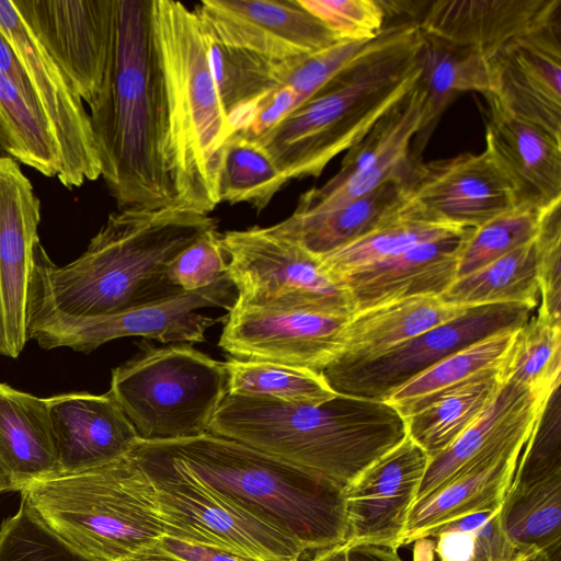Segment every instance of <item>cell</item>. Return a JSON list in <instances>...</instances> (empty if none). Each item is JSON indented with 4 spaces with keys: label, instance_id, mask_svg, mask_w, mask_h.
Listing matches in <instances>:
<instances>
[{
    "label": "cell",
    "instance_id": "ffe728a7",
    "mask_svg": "<svg viewBox=\"0 0 561 561\" xmlns=\"http://www.w3.org/2000/svg\"><path fill=\"white\" fill-rule=\"evenodd\" d=\"M430 456L408 435L345 486L346 542L401 547Z\"/></svg>",
    "mask_w": 561,
    "mask_h": 561
},
{
    "label": "cell",
    "instance_id": "83f0119b",
    "mask_svg": "<svg viewBox=\"0 0 561 561\" xmlns=\"http://www.w3.org/2000/svg\"><path fill=\"white\" fill-rule=\"evenodd\" d=\"M469 308L448 304L439 296H413L356 311L345 328L339 356L327 367H345L375 358Z\"/></svg>",
    "mask_w": 561,
    "mask_h": 561
},
{
    "label": "cell",
    "instance_id": "681fc988",
    "mask_svg": "<svg viewBox=\"0 0 561 561\" xmlns=\"http://www.w3.org/2000/svg\"><path fill=\"white\" fill-rule=\"evenodd\" d=\"M297 107V94L290 88L283 85L257 104L251 122L243 131L232 135L256 140L276 127Z\"/></svg>",
    "mask_w": 561,
    "mask_h": 561
},
{
    "label": "cell",
    "instance_id": "d6a6232c",
    "mask_svg": "<svg viewBox=\"0 0 561 561\" xmlns=\"http://www.w3.org/2000/svg\"><path fill=\"white\" fill-rule=\"evenodd\" d=\"M439 297L463 307L518 304L536 308L540 300L536 240L456 278Z\"/></svg>",
    "mask_w": 561,
    "mask_h": 561
},
{
    "label": "cell",
    "instance_id": "e0dca14e",
    "mask_svg": "<svg viewBox=\"0 0 561 561\" xmlns=\"http://www.w3.org/2000/svg\"><path fill=\"white\" fill-rule=\"evenodd\" d=\"M21 19L83 102L101 91L113 38L114 0H12Z\"/></svg>",
    "mask_w": 561,
    "mask_h": 561
},
{
    "label": "cell",
    "instance_id": "f546056e",
    "mask_svg": "<svg viewBox=\"0 0 561 561\" xmlns=\"http://www.w3.org/2000/svg\"><path fill=\"white\" fill-rule=\"evenodd\" d=\"M419 65L417 84L425 96L424 117L412 153L420 160L440 116L457 95L470 91L492 93L493 71L491 61L482 55L423 35Z\"/></svg>",
    "mask_w": 561,
    "mask_h": 561
},
{
    "label": "cell",
    "instance_id": "d4e9b609",
    "mask_svg": "<svg viewBox=\"0 0 561 561\" xmlns=\"http://www.w3.org/2000/svg\"><path fill=\"white\" fill-rule=\"evenodd\" d=\"M473 229L424 242L339 282L350 290L356 311L413 296H442L457 278L460 252Z\"/></svg>",
    "mask_w": 561,
    "mask_h": 561
},
{
    "label": "cell",
    "instance_id": "bcb514c9",
    "mask_svg": "<svg viewBox=\"0 0 561 561\" xmlns=\"http://www.w3.org/2000/svg\"><path fill=\"white\" fill-rule=\"evenodd\" d=\"M561 202L545 208L535 238L540 306L537 313L561 325Z\"/></svg>",
    "mask_w": 561,
    "mask_h": 561
},
{
    "label": "cell",
    "instance_id": "f907efd6",
    "mask_svg": "<svg viewBox=\"0 0 561 561\" xmlns=\"http://www.w3.org/2000/svg\"><path fill=\"white\" fill-rule=\"evenodd\" d=\"M156 546L183 561H264L247 554L185 541L168 535L163 536Z\"/></svg>",
    "mask_w": 561,
    "mask_h": 561
},
{
    "label": "cell",
    "instance_id": "ba28073f",
    "mask_svg": "<svg viewBox=\"0 0 561 561\" xmlns=\"http://www.w3.org/2000/svg\"><path fill=\"white\" fill-rule=\"evenodd\" d=\"M107 392L139 440L191 438L208 432L227 396V371L187 344L149 347L112 370Z\"/></svg>",
    "mask_w": 561,
    "mask_h": 561
},
{
    "label": "cell",
    "instance_id": "ee69618b",
    "mask_svg": "<svg viewBox=\"0 0 561 561\" xmlns=\"http://www.w3.org/2000/svg\"><path fill=\"white\" fill-rule=\"evenodd\" d=\"M560 386L543 409L519 455L512 485L527 484L561 472Z\"/></svg>",
    "mask_w": 561,
    "mask_h": 561
},
{
    "label": "cell",
    "instance_id": "ab89813d",
    "mask_svg": "<svg viewBox=\"0 0 561 561\" xmlns=\"http://www.w3.org/2000/svg\"><path fill=\"white\" fill-rule=\"evenodd\" d=\"M0 124L9 157L44 176L58 179L60 165L46 122L30 107L19 89L2 73Z\"/></svg>",
    "mask_w": 561,
    "mask_h": 561
},
{
    "label": "cell",
    "instance_id": "680465c9",
    "mask_svg": "<svg viewBox=\"0 0 561 561\" xmlns=\"http://www.w3.org/2000/svg\"><path fill=\"white\" fill-rule=\"evenodd\" d=\"M2 492H4V491H3V486H2V483H1V480H0V495H1Z\"/></svg>",
    "mask_w": 561,
    "mask_h": 561
},
{
    "label": "cell",
    "instance_id": "d590c367",
    "mask_svg": "<svg viewBox=\"0 0 561 561\" xmlns=\"http://www.w3.org/2000/svg\"><path fill=\"white\" fill-rule=\"evenodd\" d=\"M500 517L504 531L518 549L561 548V472L511 485Z\"/></svg>",
    "mask_w": 561,
    "mask_h": 561
},
{
    "label": "cell",
    "instance_id": "2e32d148",
    "mask_svg": "<svg viewBox=\"0 0 561 561\" xmlns=\"http://www.w3.org/2000/svg\"><path fill=\"white\" fill-rule=\"evenodd\" d=\"M351 316L272 310L234 302L218 345L231 357L321 373L340 354Z\"/></svg>",
    "mask_w": 561,
    "mask_h": 561
},
{
    "label": "cell",
    "instance_id": "8992f818",
    "mask_svg": "<svg viewBox=\"0 0 561 561\" xmlns=\"http://www.w3.org/2000/svg\"><path fill=\"white\" fill-rule=\"evenodd\" d=\"M169 111L170 174L178 207L208 214L220 203L218 178L231 130L193 9L154 0Z\"/></svg>",
    "mask_w": 561,
    "mask_h": 561
},
{
    "label": "cell",
    "instance_id": "836d02e7",
    "mask_svg": "<svg viewBox=\"0 0 561 561\" xmlns=\"http://www.w3.org/2000/svg\"><path fill=\"white\" fill-rule=\"evenodd\" d=\"M517 330L490 335L453 353L400 387L386 402L407 417L443 392L481 375L497 371Z\"/></svg>",
    "mask_w": 561,
    "mask_h": 561
},
{
    "label": "cell",
    "instance_id": "7a4b0ae2",
    "mask_svg": "<svg viewBox=\"0 0 561 561\" xmlns=\"http://www.w3.org/2000/svg\"><path fill=\"white\" fill-rule=\"evenodd\" d=\"M214 228L208 214L187 208H118L66 265H56L42 244L37 248L27 306L94 317L171 299L185 293L169 277L171 263Z\"/></svg>",
    "mask_w": 561,
    "mask_h": 561
},
{
    "label": "cell",
    "instance_id": "6da1fadb",
    "mask_svg": "<svg viewBox=\"0 0 561 561\" xmlns=\"http://www.w3.org/2000/svg\"><path fill=\"white\" fill-rule=\"evenodd\" d=\"M89 119L101 178L118 208L178 207L154 0H114L108 64Z\"/></svg>",
    "mask_w": 561,
    "mask_h": 561
},
{
    "label": "cell",
    "instance_id": "5bb4252c",
    "mask_svg": "<svg viewBox=\"0 0 561 561\" xmlns=\"http://www.w3.org/2000/svg\"><path fill=\"white\" fill-rule=\"evenodd\" d=\"M424 98L416 83L347 150L333 178L300 196L295 213L331 210L387 183L405 187L420 161L413 157L412 144L422 126Z\"/></svg>",
    "mask_w": 561,
    "mask_h": 561
},
{
    "label": "cell",
    "instance_id": "9c48e42d",
    "mask_svg": "<svg viewBox=\"0 0 561 561\" xmlns=\"http://www.w3.org/2000/svg\"><path fill=\"white\" fill-rule=\"evenodd\" d=\"M129 455L150 480L167 535L264 561H298L295 540L201 483L158 442L138 440Z\"/></svg>",
    "mask_w": 561,
    "mask_h": 561
},
{
    "label": "cell",
    "instance_id": "3957f363",
    "mask_svg": "<svg viewBox=\"0 0 561 561\" xmlns=\"http://www.w3.org/2000/svg\"><path fill=\"white\" fill-rule=\"evenodd\" d=\"M421 46L415 21L385 26L354 61L253 141L288 181L318 178L415 87Z\"/></svg>",
    "mask_w": 561,
    "mask_h": 561
},
{
    "label": "cell",
    "instance_id": "5b68a950",
    "mask_svg": "<svg viewBox=\"0 0 561 561\" xmlns=\"http://www.w3.org/2000/svg\"><path fill=\"white\" fill-rule=\"evenodd\" d=\"M158 443L209 490L305 551L346 540L345 486L335 481L211 433Z\"/></svg>",
    "mask_w": 561,
    "mask_h": 561
},
{
    "label": "cell",
    "instance_id": "b9f144b4",
    "mask_svg": "<svg viewBox=\"0 0 561 561\" xmlns=\"http://www.w3.org/2000/svg\"><path fill=\"white\" fill-rule=\"evenodd\" d=\"M0 561H92L76 551L21 499L0 525Z\"/></svg>",
    "mask_w": 561,
    "mask_h": 561
},
{
    "label": "cell",
    "instance_id": "8fae6325",
    "mask_svg": "<svg viewBox=\"0 0 561 561\" xmlns=\"http://www.w3.org/2000/svg\"><path fill=\"white\" fill-rule=\"evenodd\" d=\"M232 287L229 277H225L160 304L94 317H71L53 309L27 306L28 341H35L44 350L67 347L82 353L128 336L162 343L205 342L207 329L225 317L213 318L197 310L220 307L229 311L237 299Z\"/></svg>",
    "mask_w": 561,
    "mask_h": 561
},
{
    "label": "cell",
    "instance_id": "7bdbcfd3",
    "mask_svg": "<svg viewBox=\"0 0 561 561\" xmlns=\"http://www.w3.org/2000/svg\"><path fill=\"white\" fill-rule=\"evenodd\" d=\"M374 39H340L317 53L284 61L279 70L280 85L295 91L300 106L364 53Z\"/></svg>",
    "mask_w": 561,
    "mask_h": 561
},
{
    "label": "cell",
    "instance_id": "7dc6e473",
    "mask_svg": "<svg viewBox=\"0 0 561 561\" xmlns=\"http://www.w3.org/2000/svg\"><path fill=\"white\" fill-rule=\"evenodd\" d=\"M169 277L185 293L228 277V257L216 228L206 231L174 259Z\"/></svg>",
    "mask_w": 561,
    "mask_h": 561
},
{
    "label": "cell",
    "instance_id": "30bf717a",
    "mask_svg": "<svg viewBox=\"0 0 561 561\" xmlns=\"http://www.w3.org/2000/svg\"><path fill=\"white\" fill-rule=\"evenodd\" d=\"M234 302L272 310L352 316L350 290L323 267L320 257L268 227L221 234Z\"/></svg>",
    "mask_w": 561,
    "mask_h": 561
},
{
    "label": "cell",
    "instance_id": "c3c4849f",
    "mask_svg": "<svg viewBox=\"0 0 561 561\" xmlns=\"http://www.w3.org/2000/svg\"><path fill=\"white\" fill-rule=\"evenodd\" d=\"M500 510L501 507L474 513L445 525L473 534L472 561H515L519 556L522 550L513 543L503 529Z\"/></svg>",
    "mask_w": 561,
    "mask_h": 561
},
{
    "label": "cell",
    "instance_id": "11a10c76",
    "mask_svg": "<svg viewBox=\"0 0 561 561\" xmlns=\"http://www.w3.org/2000/svg\"><path fill=\"white\" fill-rule=\"evenodd\" d=\"M350 545L344 541L333 547L319 550L310 561H348Z\"/></svg>",
    "mask_w": 561,
    "mask_h": 561
},
{
    "label": "cell",
    "instance_id": "ac0fdd59",
    "mask_svg": "<svg viewBox=\"0 0 561 561\" xmlns=\"http://www.w3.org/2000/svg\"><path fill=\"white\" fill-rule=\"evenodd\" d=\"M41 201L19 162L0 156V355L18 358L28 342L27 299L41 245Z\"/></svg>",
    "mask_w": 561,
    "mask_h": 561
},
{
    "label": "cell",
    "instance_id": "9a60e30c",
    "mask_svg": "<svg viewBox=\"0 0 561 561\" xmlns=\"http://www.w3.org/2000/svg\"><path fill=\"white\" fill-rule=\"evenodd\" d=\"M516 206L514 186L488 147L479 153L420 160L405 186L404 208L467 228L480 227Z\"/></svg>",
    "mask_w": 561,
    "mask_h": 561
},
{
    "label": "cell",
    "instance_id": "603a6c76",
    "mask_svg": "<svg viewBox=\"0 0 561 561\" xmlns=\"http://www.w3.org/2000/svg\"><path fill=\"white\" fill-rule=\"evenodd\" d=\"M58 474H72L127 455L139 437L108 392L45 398Z\"/></svg>",
    "mask_w": 561,
    "mask_h": 561
},
{
    "label": "cell",
    "instance_id": "7402d4cb",
    "mask_svg": "<svg viewBox=\"0 0 561 561\" xmlns=\"http://www.w3.org/2000/svg\"><path fill=\"white\" fill-rule=\"evenodd\" d=\"M550 393H537L512 381L503 382L481 416L447 449L430 459L415 502L476 463L524 446Z\"/></svg>",
    "mask_w": 561,
    "mask_h": 561
},
{
    "label": "cell",
    "instance_id": "44dd1931",
    "mask_svg": "<svg viewBox=\"0 0 561 561\" xmlns=\"http://www.w3.org/2000/svg\"><path fill=\"white\" fill-rule=\"evenodd\" d=\"M561 0H435L416 24L423 36L489 60L515 41L560 20Z\"/></svg>",
    "mask_w": 561,
    "mask_h": 561
},
{
    "label": "cell",
    "instance_id": "4fadbf2b",
    "mask_svg": "<svg viewBox=\"0 0 561 561\" xmlns=\"http://www.w3.org/2000/svg\"><path fill=\"white\" fill-rule=\"evenodd\" d=\"M0 30L28 77L50 131L60 165L58 181L69 190L95 181L101 163L82 99L30 32L12 0H0Z\"/></svg>",
    "mask_w": 561,
    "mask_h": 561
},
{
    "label": "cell",
    "instance_id": "f1b7e54d",
    "mask_svg": "<svg viewBox=\"0 0 561 561\" xmlns=\"http://www.w3.org/2000/svg\"><path fill=\"white\" fill-rule=\"evenodd\" d=\"M404 202V185L387 183L337 208L313 214L293 213L268 228L322 257L398 215Z\"/></svg>",
    "mask_w": 561,
    "mask_h": 561
},
{
    "label": "cell",
    "instance_id": "f5cc1de1",
    "mask_svg": "<svg viewBox=\"0 0 561 561\" xmlns=\"http://www.w3.org/2000/svg\"><path fill=\"white\" fill-rule=\"evenodd\" d=\"M348 561H403L397 549L375 545L351 546Z\"/></svg>",
    "mask_w": 561,
    "mask_h": 561
},
{
    "label": "cell",
    "instance_id": "d6986e66",
    "mask_svg": "<svg viewBox=\"0 0 561 561\" xmlns=\"http://www.w3.org/2000/svg\"><path fill=\"white\" fill-rule=\"evenodd\" d=\"M193 10L203 30L221 43L275 62L340 41L298 0H204Z\"/></svg>",
    "mask_w": 561,
    "mask_h": 561
},
{
    "label": "cell",
    "instance_id": "816d5d0a",
    "mask_svg": "<svg viewBox=\"0 0 561 561\" xmlns=\"http://www.w3.org/2000/svg\"><path fill=\"white\" fill-rule=\"evenodd\" d=\"M438 561H472L474 536L471 531L445 526L433 536Z\"/></svg>",
    "mask_w": 561,
    "mask_h": 561
},
{
    "label": "cell",
    "instance_id": "52a82bcc",
    "mask_svg": "<svg viewBox=\"0 0 561 561\" xmlns=\"http://www.w3.org/2000/svg\"><path fill=\"white\" fill-rule=\"evenodd\" d=\"M44 524L92 561H122L167 535L153 486L129 453L20 492Z\"/></svg>",
    "mask_w": 561,
    "mask_h": 561
},
{
    "label": "cell",
    "instance_id": "7c38bea8",
    "mask_svg": "<svg viewBox=\"0 0 561 561\" xmlns=\"http://www.w3.org/2000/svg\"><path fill=\"white\" fill-rule=\"evenodd\" d=\"M535 308L518 304L470 307L463 314L409 339L375 358L321 374L340 394L386 401L396 390L442 359L490 335L517 330Z\"/></svg>",
    "mask_w": 561,
    "mask_h": 561
},
{
    "label": "cell",
    "instance_id": "f6af8a7d",
    "mask_svg": "<svg viewBox=\"0 0 561 561\" xmlns=\"http://www.w3.org/2000/svg\"><path fill=\"white\" fill-rule=\"evenodd\" d=\"M340 39L370 41L385 28L382 0H298Z\"/></svg>",
    "mask_w": 561,
    "mask_h": 561
},
{
    "label": "cell",
    "instance_id": "74e56055",
    "mask_svg": "<svg viewBox=\"0 0 561 561\" xmlns=\"http://www.w3.org/2000/svg\"><path fill=\"white\" fill-rule=\"evenodd\" d=\"M501 383L512 381L548 394L561 381V325L536 313L517 330L497 371Z\"/></svg>",
    "mask_w": 561,
    "mask_h": 561
},
{
    "label": "cell",
    "instance_id": "6f0895ef",
    "mask_svg": "<svg viewBox=\"0 0 561 561\" xmlns=\"http://www.w3.org/2000/svg\"><path fill=\"white\" fill-rule=\"evenodd\" d=\"M5 149H7V141H5L3 129L0 124V156H2V153H5Z\"/></svg>",
    "mask_w": 561,
    "mask_h": 561
},
{
    "label": "cell",
    "instance_id": "e575fe53",
    "mask_svg": "<svg viewBox=\"0 0 561 561\" xmlns=\"http://www.w3.org/2000/svg\"><path fill=\"white\" fill-rule=\"evenodd\" d=\"M470 228L431 220L407 208L367 234L320 257L336 280L432 240L462 233Z\"/></svg>",
    "mask_w": 561,
    "mask_h": 561
},
{
    "label": "cell",
    "instance_id": "277c9868",
    "mask_svg": "<svg viewBox=\"0 0 561 561\" xmlns=\"http://www.w3.org/2000/svg\"><path fill=\"white\" fill-rule=\"evenodd\" d=\"M347 486L408 435L388 402L336 393L321 403L227 394L208 432Z\"/></svg>",
    "mask_w": 561,
    "mask_h": 561
},
{
    "label": "cell",
    "instance_id": "9f6ffc18",
    "mask_svg": "<svg viewBox=\"0 0 561 561\" xmlns=\"http://www.w3.org/2000/svg\"><path fill=\"white\" fill-rule=\"evenodd\" d=\"M515 561H561V548L554 550H522Z\"/></svg>",
    "mask_w": 561,
    "mask_h": 561
},
{
    "label": "cell",
    "instance_id": "4dcf8cb0",
    "mask_svg": "<svg viewBox=\"0 0 561 561\" xmlns=\"http://www.w3.org/2000/svg\"><path fill=\"white\" fill-rule=\"evenodd\" d=\"M203 32L209 69L231 135L239 134L251 122L257 104L282 87V62L228 46L206 31Z\"/></svg>",
    "mask_w": 561,
    "mask_h": 561
},
{
    "label": "cell",
    "instance_id": "4316f807",
    "mask_svg": "<svg viewBox=\"0 0 561 561\" xmlns=\"http://www.w3.org/2000/svg\"><path fill=\"white\" fill-rule=\"evenodd\" d=\"M523 448L517 446L482 460L437 491L414 502L401 547L432 537L445 525L468 515L501 507L512 485Z\"/></svg>",
    "mask_w": 561,
    "mask_h": 561
},
{
    "label": "cell",
    "instance_id": "f35d334b",
    "mask_svg": "<svg viewBox=\"0 0 561 561\" xmlns=\"http://www.w3.org/2000/svg\"><path fill=\"white\" fill-rule=\"evenodd\" d=\"M287 182L257 142L237 135L227 139L218 178L220 203H247L260 211Z\"/></svg>",
    "mask_w": 561,
    "mask_h": 561
},
{
    "label": "cell",
    "instance_id": "cb8c5ba5",
    "mask_svg": "<svg viewBox=\"0 0 561 561\" xmlns=\"http://www.w3.org/2000/svg\"><path fill=\"white\" fill-rule=\"evenodd\" d=\"M485 147L511 180L518 205L545 209L561 202V138L484 95Z\"/></svg>",
    "mask_w": 561,
    "mask_h": 561
},
{
    "label": "cell",
    "instance_id": "60d3db41",
    "mask_svg": "<svg viewBox=\"0 0 561 561\" xmlns=\"http://www.w3.org/2000/svg\"><path fill=\"white\" fill-rule=\"evenodd\" d=\"M543 210L518 205L474 228L461 249L457 278L534 240L538 233Z\"/></svg>",
    "mask_w": 561,
    "mask_h": 561
},
{
    "label": "cell",
    "instance_id": "db71d44e",
    "mask_svg": "<svg viewBox=\"0 0 561 561\" xmlns=\"http://www.w3.org/2000/svg\"><path fill=\"white\" fill-rule=\"evenodd\" d=\"M122 561H183L178 559L165 551L161 550L159 547L151 546L144 550H140L128 558Z\"/></svg>",
    "mask_w": 561,
    "mask_h": 561
},
{
    "label": "cell",
    "instance_id": "484cf974",
    "mask_svg": "<svg viewBox=\"0 0 561 561\" xmlns=\"http://www.w3.org/2000/svg\"><path fill=\"white\" fill-rule=\"evenodd\" d=\"M58 474L45 398L0 381V480L4 492Z\"/></svg>",
    "mask_w": 561,
    "mask_h": 561
},
{
    "label": "cell",
    "instance_id": "1f68e13d",
    "mask_svg": "<svg viewBox=\"0 0 561 561\" xmlns=\"http://www.w3.org/2000/svg\"><path fill=\"white\" fill-rule=\"evenodd\" d=\"M497 371L481 375L451 388L404 417L408 436L430 458L443 453L492 402L502 385Z\"/></svg>",
    "mask_w": 561,
    "mask_h": 561
},
{
    "label": "cell",
    "instance_id": "8d00e7d4",
    "mask_svg": "<svg viewBox=\"0 0 561 561\" xmlns=\"http://www.w3.org/2000/svg\"><path fill=\"white\" fill-rule=\"evenodd\" d=\"M227 394L295 403H321L333 391L321 373L286 364L230 357L224 363Z\"/></svg>",
    "mask_w": 561,
    "mask_h": 561
}]
</instances>
